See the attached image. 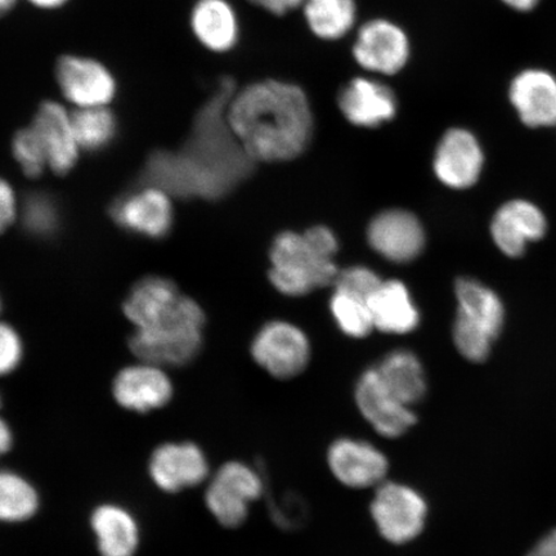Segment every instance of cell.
<instances>
[{
	"instance_id": "9c48e42d",
	"label": "cell",
	"mask_w": 556,
	"mask_h": 556,
	"mask_svg": "<svg viewBox=\"0 0 556 556\" xmlns=\"http://www.w3.org/2000/svg\"><path fill=\"white\" fill-rule=\"evenodd\" d=\"M252 354L255 363L273 377L290 379L307 367L311 346L308 338L296 326L273 321L256 333Z\"/></svg>"
},
{
	"instance_id": "7c38bea8",
	"label": "cell",
	"mask_w": 556,
	"mask_h": 556,
	"mask_svg": "<svg viewBox=\"0 0 556 556\" xmlns=\"http://www.w3.org/2000/svg\"><path fill=\"white\" fill-rule=\"evenodd\" d=\"M359 413L378 434L394 440L405 435L416 424L413 407L391 392L377 367L368 368L356 386Z\"/></svg>"
},
{
	"instance_id": "d6986e66",
	"label": "cell",
	"mask_w": 556,
	"mask_h": 556,
	"mask_svg": "<svg viewBox=\"0 0 556 556\" xmlns=\"http://www.w3.org/2000/svg\"><path fill=\"white\" fill-rule=\"evenodd\" d=\"M547 222L540 207L526 200L504 204L492 219L491 235L502 252L518 258L528 243L544 238Z\"/></svg>"
},
{
	"instance_id": "30bf717a",
	"label": "cell",
	"mask_w": 556,
	"mask_h": 556,
	"mask_svg": "<svg viewBox=\"0 0 556 556\" xmlns=\"http://www.w3.org/2000/svg\"><path fill=\"white\" fill-rule=\"evenodd\" d=\"M352 52L357 64L367 72L394 75L407 65L412 46L402 27L377 18L361 27Z\"/></svg>"
},
{
	"instance_id": "5bb4252c",
	"label": "cell",
	"mask_w": 556,
	"mask_h": 556,
	"mask_svg": "<svg viewBox=\"0 0 556 556\" xmlns=\"http://www.w3.org/2000/svg\"><path fill=\"white\" fill-rule=\"evenodd\" d=\"M483 165L481 143L467 129H450L437 146L434 173L451 189L465 190L475 186L481 177Z\"/></svg>"
},
{
	"instance_id": "1f68e13d",
	"label": "cell",
	"mask_w": 556,
	"mask_h": 556,
	"mask_svg": "<svg viewBox=\"0 0 556 556\" xmlns=\"http://www.w3.org/2000/svg\"><path fill=\"white\" fill-rule=\"evenodd\" d=\"M12 155L27 177L37 178L48 168L43 146L31 127L21 129L13 136Z\"/></svg>"
},
{
	"instance_id": "e0dca14e",
	"label": "cell",
	"mask_w": 556,
	"mask_h": 556,
	"mask_svg": "<svg viewBox=\"0 0 556 556\" xmlns=\"http://www.w3.org/2000/svg\"><path fill=\"white\" fill-rule=\"evenodd\" d=\"M149 471L160 490L174 493L203 483L208 463L198 444L165 443L152 454Z\"/></svg>"
},
{
	"instance_id": "74e56055",
	"label": "cell",
	"mask_w": 556,
	"mask_h": 556,
	"mask_svg": "<svg viewBox=\"0 0 556 556\" xmlns=\"http://www.w3.org/2000/svg\"><path fill=\"white\" fill-rule=\"evenodd\" d=\"M526 556H556V528L539 540Z\"/></svg>"
},
{
	"instance_id": "60d3db41",
	"label": "cell",
	"mask_w": 556,
	"mask_h": 556,
	"mask_svg": "<svg viewBox=\"0 0 556 556\" xmlns=\"http://www.w3.org/2000/svg\"><path fill=\"white\" fill-rule=\"evenodd\" d=\"M503 2L513 10L528 12L532 11L534 7L539 4L540 0H503Z\"/></svg>"
},
{
	"instance_id": "4fadbf2b",
	"label": "cell",
	"mask_w": 556,
	"mask_h": 556,
	"mask_svg": "<svg viewBox=\"0 0 556 556\" xmlns=\"http://www.w3.org/2000/svg\"><path fill=\"white\" fill-rule=\"evenodd\" d=\"M332 476L350 489L365 490L387 481L389 460L372 443L340 438L328 452Z\"/></svg>"
},
{
	"instance_id": "484cf974",
	"label": "cell",
	"mask_w": 556,
	"mask_h": 556,
	"mask_svg": "<svg viewBox=\"0 0 556 556\" xmlns=\"http://www.w3.org/2000/svg\"><path fill=\"white\" fill-rule=\"evenodd\" d=\"M377 368L395 397L408 407L419 403L426 395V374L413 352L400 350L389 353Z\"/></svg>"
},
{
	"instance_id": "836d02e7",
	"label": "cell",
	"mask_w": 556,
	"mask_h": 556,
	"mask_svg": "<svg viewBox=\"0 0 556 556\" xmlns=\"http://www.w3.org/2000/svg\"><path fill=\"white\" fill-rule=\"evenodd\" d=\"M23 342L10 325L0 323V377L15 371L23 359Z\"/></svg>"
},
{
	"instance_id": "4316f807",
	"label": "cell",
	"mask_w": 556,
	"mask_h": 556,
	"mask_svg": "<svg viewBox=\"0 0 556 556\" xmlns=\"http://www.w3.org/2000/svg\"><path fill=\"white\" fill-rule=\"evenodd\" d=\"M303 9L311 31L324 40L342 39L357 20L354 0H305Z\"/></svg>"
},
{
	"instance_id": "cb8c5ba5",
	"label": "cell",
	"mask_w": 556,
	"mask_h": 556,
	"mask_svg": "<svg viewBox=\"0 0 556 556\" xmlns=\"http://www.w3.org/2000/svg\"><path fill=\"white\" fill-rule=\"evenodd\" d=\"M374 329L388 333H406L420 323L419 311L409 291L397 280L382 281L368 299Z\"/></svg>"
},
{
	"instance_id": "f1b7e54d",
	"label": "cell",
	"mask_w": 556,
	"mask_h": 556,
	"mask_svg": "<svg viewBox=\"0 0 556 556\" xmlns=\"http://www.w3.org/2000/svg\"><path fill=\"white\" fill-rule=\"evenodd\" d=\"M72 116L75 136L81 150L99 152L114 142L117 121L110 109H76Z\"/></svg>"
},
{
	"instance_id": "8d00e7d4",
	"label": "cell",
	"mask_w": 556,
	"mask_h": 556,
	"mask_svg": "<svg viewBox=\"0 0 556 556\" xmlns=\"http://www.w3.org/2000/svg\"><path fill=\"white\" fill-rule=\"evenodd\" d=\"M256 7H261L264 11H268L276 16L287 15L290 11H294L298 7L305 3V0H248Z\"/></svg>"
},
{
	"instance_id": "5b68a950",
	"label": "cell",
	"mask_w": 556,
	"mask_h": 556,
	"mask_svg": "<svg viewBox=\"0 0 556 556\" xmlns=\"http://www.w3.org/2000/svg\"><path fill=\"white\" fill-rule=\"evenodd\" d=\"M269 280L280 293L302 296L336 282L339 270L333 260L313 248L304 233L282 232L270 248Z\"/></svg>"
},
{
	"instance_id": "6da1fadb",
	"label": "cell",
	"mask_w": 556,
	"mask_h": 556,
	"mask_svg": "<svg viewBox=\"0 0 556 556\" xmlns=\"http://www.w3.org/2000/svg\"><path fill=\"white\" fill-rule=\"evenodd\" d=\"M233 93V80H222L218 92L198 114L184 151L157 152L150 159L144 173L149 184L178 198L219 199L250 176L255 163L227 122Z\"/></svg>"
},
{
	"instance_id": "83f0119b",
	"label": "cell",
	"mask_w": 556,
	"mask_h": 556,
	"mask_svg": "<svg viewBox=\"0 0 556 556\" xmlns=\"http://www.w3.org/2000/svg\"><path fill=\"white\" fill-rule=\"evenodd\" d=\"M39 507L37 490L25 478L0 470V521L20 523L35 516Z\"/></svg>"
},
{
	"instance_id": "603a6c76",
	"label": "cell",
	"mask_w": 556,
	"mask_h": 556,
	"mask_svg": "<svg viewBox=\"0 0 556 556\" xmlns=\"http://www.w3.org/2000/svg\"><path fill=\"white\" fill-rule=\"evenodd\" d=\"M190 25L194 38L207 51L226 53L238 45V13L228 0H198L191 10Z\"/></svg>"
},
{
	"instance_id": "8992f818",
	"label": "cell",
	"mask_w": 556,
	"mask_h": 556,
	"mask_svg": "<svg viewBox=\"0 0 556 556\" xmlns=\"http://www.w3.org/2000/svg\"><path fill=\"white\" fill-rule=\"evenodd\" d=\"M371 517L382 539L406 545L419 538L428 519L426 497L412 485L381 483L371 502Z\"/></svg>"
},
{
	"instance_id": "7bdbcfd3",
	"label": "cell",
	"mask_w": 556,
	"mask_h": 556,
	"mask_svg": "<svg viewBox=\"0 0 556 556\" xmlns=\"http://www.w3.org/2000/svg\"><path fill=\"white\" fill-rule=\"evenodd\" d=\"M0 308H2V304H0Z\"/></svg>"
},
{
	"instance_id": "d590c367",
	"label": "cell",
	"mask_w": 556,
	"mask_h": 556,
	"mask_svg": "<svg viewBox=\"0 0 556 556\" xmlns=\"http://www.w3.org/2000/svg\"><path fill=\"white\" fill-rule=\"evenodd\" d=\"M17 214V203L12 186L0 178V233L9 228Z\"/></svg>"
},
{
	"instance_id": "44dd1931",
	"label": "cell",
	"mask_w": 556,
	"mask_h": 556,
	"mask_svg": "<svg viewBox=\"0 0 556 556\" xmlns=\"http://www.w3.org/2000/svg\"><path fill=\"white\" fill-rule=\"evenodd\" d=\"M510 102L521 123L531 128L556 125V78L545 70H526L509 89Z\"/></svg>"
},
{
	"instance_id": "2e32d148",
	"label": "cell",
	"mask_w": 556,
	"mask_h": 556,
	"mask_svg": "<svg viewBox=\"0 0 556 556\" xmlns=\"http://www.w3.org/2000/svg\"><path fill=\"white\" fill-rule=\"evenodd\" d=\"M30 127L43 146L48 168L60 176L73 170L81 149L75 136L72 113L64 104L52 100L41 102Z\"/></svg>"
},
{
	"instance_id": "e575fe53",
	"label": "cell",
	"mask_w": 556,
	"mask_h": 556,
	"mask_svg": "<svg viewBox=\"0 0 556 556\" xmlns=\"http://www.w3.org/2000/svg\"><path fill=\"white\" fill-rule=\"evenodd\" d=\"M304 236L319 254H323L326 258L333 260V255L338 252L339 243L337 236L332 233L330 228L324 226L312 227L308 231L304 232Z\"/></svg>"
},
{
	"instance_id": "d6a6232c",
	"label": "cell",
	"mask_w": 556,
	"mask_h": 556,
	"mask_svg": "<svg viewBox=\"0 0 556 556\" xmlns=\"http://www.w3.org/2000/svg\"><path fill=\"white\" fill-rule=\"evenodd\" d=\"M382 280L367 267H351L338 274L336 282L337 290L345 291L359 298L368 299L378 290Z\"/></svg>"
},
{
	"instance_id": "ab89813d",
	"label": "cell",
	"mask_w": 556,
	"mask_h": 556,
	"mask_svg": "<svg viewBox=\"0 0 556 556\" xmlns=\"http://www.w3.org/2000/svg\"><path fill=\"white\" fill-rule=\"evenodd\" d=\"M35 9L45 11H54L61 9L70 2V0H27Z\"/></svg>"
},
{
	"instance_id": "3957f363",
	"label": "cell",
	"mask_w": 556,
	"mask_h": 556,
	"mask_svg": "<svg viewBox=\"0 0 556 556\" xmlns=\"http://www.w3.org/2000/svg\"><path fill=\"white\" fill-rule=\"evenodd\" d=\"M457 315L454 342L457 351L471 363H484L492 343L502 332L505 308L495 291L475 278H460L455 287Z\"/></svg>"
},
{
	"instance_id": "f35d334b",
	"label": "cell",
	"mask_w": 556,
	"mask_h": 556,
	"mask_svg": "<svg viewBox=\"0 0 556 556\" xmlns=\"http://www.w3.org/2000/svg\"><path fill=\"white\" fill-rule=\"evenodd\" d=\"M12 430L2 417H0V456L7 454L12 447Z\"/></svg>"
},
{
	"instance_id": "52a82bcc",
	"label": "cell",
	"mask_w": 556,
	"mask_h": 556,
	"mask_svg": "<svg viewBox=\"0 0 556 556\" xmlns=\"http://www.w3.org/2000/svg\"><path fill=\"white\" fill-rule=\"evenodd\" d=\"M264 492L258 471L248 464L231 462L220 467L208 483L205 502L222 526L238 528L245 523L249 507Z\"/></svg>"
},
{
	"instance_id": "8fae6325",
	"label": "cell",
	"mask_w": 556,
	"mask_h": 556,
	"mask_svg": "<svg viewBox=\"0 0 556 556\" xmlns=\"http://www.w3.org/2000/svg\"><path fill=\"white\" fill-rule=\"evenodd\" d=\"M111 217L131 233L162 239L170 231L174 220L169 193L150 184L138 187L115 201Z\"/></svg>"
},
{
	"instance_id": "9a60e30c",
	"label": "cell",
	"mask_w": 556,
	"mask_h": 556,
	"mask_svg": "<svg viewBox=\"0 0 556 556\" xmlns=\"http://www.w3.org/2000/svg\"><path fill=\"white\" fill-rule=\"evenodd\" d=\"M371 248L393 263L413 262L426 247V232L413 213L391 208L377 215L368 226Z\"/></svg>"
},
{
	"instance_id": "ba28073f",
	"label": "cell",
	"mask_w": 556,
	"mask_h": 556,
	"mask_svg": "<svg viewBox=\"0 0 556 556\" xmlns=\"http://www.w3.org/2000/svg\"><path fill=\"white\" fill-rule=\"evenodd\" d=\"M54 75L62 96L76 109L108 108L117 93V83L110 68L86 55H62Z\"/></svg>"
},
{
	"instance_id": "b9f144b4",
	"label": "cell",
	"mask_w": 556,
	"mask_h": 556,
	"mask_svg": "<svg viewBox=\"0 0 556 556\" xmlns=\"http://www.w3.org/2000/svg\"><path fill=\"white\" fill-rule=\"evenodd\" d=\"M17 2L18 0H0V17H3L7 13L15 9Z\"/></svg>"
},
{
	"instance_id": "7402d4cb",
	"label": "cell",
	"mask_w": 556,
	"mask_h": 556,
	"mask_svg": "<svg viewBox=\"0 0 556 556\" xmlns=\"http://www.w3.org/2000/svg\"><path fill=\"white\" fill-rule=\"evenodd\" d=\"M203 330H136L129 340L130 351L143 363L160 367L184 366L197 357L201 350Z\"/></svg>"
},
{
	"instance_id": "d4e9b609",
	"label": "cell",
	"mask_w": 556,
	"mask_h": 556,
	"mask_svg": "<svg viewBox=\"0 0 556 556\" xmlns=\"http://www.w3.org/2000/svg\"><path fill=\"white\" fill-rule=\"evenodd\" d=\"M92 530L102 556H134L139 544L138 525L116 505H102L92 514Z\"/></svg>"
},
{
	"instance_id": "4dcf8cb0",
	"label": "cell",
	"mask_w": 556,
	"mask_h": 556,
	"mask_svg": "<svg viewBox=\"0 0 556 556\" xmlns=\"http://www.w3.org/2000/svg\"><path fill=\"white\" fill-rule=\"evenodd\" d=\"M330 308L340 330L348 337L364 338L374 330L370 305L366 299L336 290Z\"/></svg>"
},
{
	"instance_id": "ffe728a7",
	"label": "cell",
	"mask_w": 556,
	"mask_h": 556,
	"mask_svg": "<svg viewBox=\"0 0 556 556\" xmlns=\"http://www.w3.org/2000/svg\"><path fill=\"white\" fill-rule=\"evenodd\" d=\"M113 392L121 406L130 412L146 414L170 401L173 386L162 367L143 363L125 367L117 374Z\"/></svg>"
},
{
	"instance_id": "ac0fdd59",
	"label": "cell",
	"mask_w": 556,
	"mask_h": 556,
	"mask_svg": "<svg viewBox=\"0 0 556 556\" xmlns=\"http://www.w3.org/2000/svg\"><path fill=\"white\" fill-rule=\"evenodd\" d=\"M339 109L345 119L361 128H378L391 122L399 111L393 90L370 78L352 79L339 94Z\"/></svg>"
},
{
	"instance_id": "f546056e",
	"label": "cell",
	"mask_w": 556,
	"mask_h": 556,
	"mask_svg": "<svg viewBox=\"0 0 556 556\" xmlns=\"http://www.w3.org/2000/svg\"><path fill=\"white\" fill-rule=\"evenodd\" d=\"M21 219L27 233L39 239L53 238L62 225L60 205L46 192H33L25 199Z\"/></svg>"
},
{
	"instance_id": "277c9868",
	"label": "cell",
	"mask_w": 556,
	"mask_h": 556,
	"mask_svg": "<svg viewBox=\"0 0 556 556\" xmlns=\"http://www.w3.org/2000/svg\"><path fill=\"white\" fill-rule=\"evenodd\" d=\"M124 313L136 330L204 328L205 325L200 305L162 277H148L136 283L124 303Z\"/></svg>"
},
{
	"instance_id": "7a4b0ae2",
	"label": "cell",
	"mask_w": 556,
	"mask_h": 556,
	"mask_svg": "<svg viewBox=\"0 0 556 556\" xmlns=\"http://www.w3.org/2000/svg\"><path fill=\"white\" fill-rule=\"evenodd\" d=\"M227 122L254 163L289 162L301 156L315 128L304 90L275 79L252 83L233 93Z\"/></svg>"
}]
</instances>
